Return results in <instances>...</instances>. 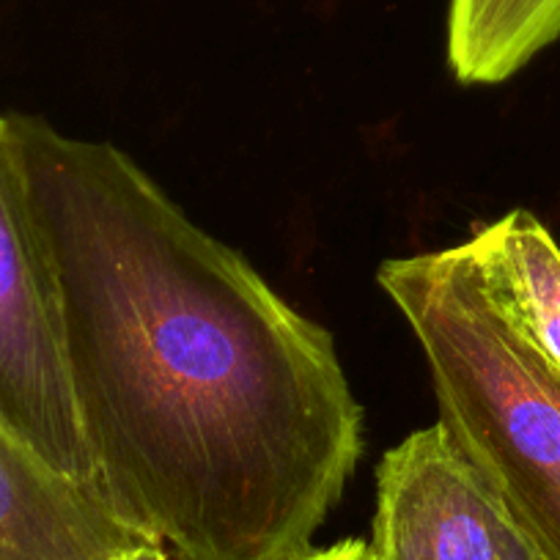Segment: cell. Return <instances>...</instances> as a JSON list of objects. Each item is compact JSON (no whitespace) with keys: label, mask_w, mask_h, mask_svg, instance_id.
Listing matches in <instances>:
<instances>
[{"label":"cell","mask_w":560,"mask_h":560,"mask_svg":"<svg viewBox=\"0 0 560 560\" xmlns=\"http://www.w3.org/2000/svg\"><path fill=\"white\" fill-rule=\"evenodd\" d=\"M7 118L100 498L179 560H303L363 456L330 332L121 149Z\"/></svg>","instance_id":"1"},{"label":"cell","mask_w":560,"mask_h":560,"mask_svg":"<svg viewBox=\"0 0 560 560\" xmlns=\"http://www.w3.org/2000/svg\"><path fill=\"white\" fill-rule=\"evenodd\" d=\"M418 338L440 420L549 560H560V371L505 314L476 245L380 267Z\"/></svg>","instance_id":"2"},{"label":"cell","mask_w":560,"mask_h":560,"mask_svg":"<svg viewBox=\"0 0 560 560\" xmlns=\"http://www.w3.org/2000/svg\"><path fill=\"white\" fill-rule=\"evenodd\" d=\"M0 420L58 472L94 487L63 338L56 269L23 160L0 116ZM96 489V487H94Z\"/></svg>","instance_id":"3"},{"label":"cell","mask_w":560,"mask_h":560,"mask_svg":"<svg viewBox=\"0 0 560 560\" xmlns=\"http://www.w3.org/2000/svg\"><path fill=\"white\" fill-rule=\"evenodd\" d=\"M371 560H549L443 420L376 467Z\"/></svg>","instance_id":"4"},{"label":"cell","mask_w":560,"mask_h":560,"mask_svg":"<svg viewBox=\"0 0 560 560\" xmlns=\"http://www.w3.org/2000/svg\"><path fill=\"white\" fill-rule=\"evenodd\" d=\"M140 541L91 483L58 472L0 420V560H110Z\"/></svg>","instance_id":"5"},{"label":"cell","mask_w":560,"mask_h":560,"mask_svg":"<svg viewBox=\"0 0 560 560\" xmlns=\"http://www.w3.org/2000/svg\"><path fill=\"white\" fill-rule=\"evenodd\" d=\"M476 245L505 314L560 371V247L527 209L478 225Z\"/></svg>","instance_id":"6"},{"label":"cell","mask_w":560,"mask_h":560,"mask_svg":"<svg viewBox=\"0 0 560 560\" xmlns=\"http://www.w3.org/2000/svg\"><path fill=\"white\" fill-rule=\"evenodd\" d=\"M560 39V0H451L448 63L467 85H494Z\"/></svg>","instance_id":"7"},{"label":"cell","mask_w":560,"mask_h":560,"mask_svg":"<svg viewBox=\"0 0 560 560\" xmlns=\"http://www.w3.org/2000/svg\"><path fill=\"white\" fill-rule=\"evenodd\" d=\"M303 560H371L369 541L347 538V541H338L327 549H314V552L305 555Z\"/></svg>","instance_id":"8"},{"label":"cell","mask_w":560,"mask_h":560,"mask_svg":"<svg viewBox=\"0 0 560 560\" xmlns=\"http://www.w3.org/2000/svg\"><path fill=\"white\" fill-rule=\"evenodd\" d=\"M110 560H171V558L165 555V549L160 547V544L140 541V544H135V547L118 552L116 558H110Z\"/></svg>","instance_id":"9"}]
</instances>
